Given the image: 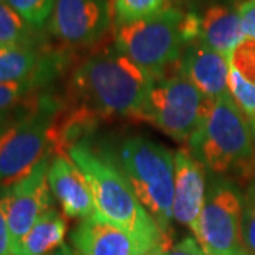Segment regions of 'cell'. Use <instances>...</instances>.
<instances>
[{
  "mask_svg": "<svg viewBox=\"0 0 255 255\" xmlns=\"http://www.w3.org/2000/svg\"><path fill=\"white\" fill-rule=\"evenodd\" d=\"M180 73L211 100L228 95L230 60L196 40L180 57Z\"/></svg>",
  "mask_w": 255,
  "mask_h": 255,
  "instance_id": "obj_15",
  "label": "cell"
},
{
  "mask_svg": "<svg viewBox=\"0 0 255 255\" xmlns=\"http://www.w3.org/2000/svg\"><path fill=\"white\" fill-rule=\"evenodd\" d=\"M0 255H13L7 216L3 203V193L0 190Z\"/></svg>",
  "mask_w": 255,
  "mask_h": 255,
  "instance_id": "obj_26",
  "label": "cell"
},
{
  "mask_svg": "<svg viewBox=\"0 0 255 255\" xmlns=\"http://www.w3.org/2000/svg\"><path fill=\"white\" fill-rule=\"evenodd\" d=\"M174 3H177V4H184V6H189V4H194L196 1H199V0H173Z\"/></svg>",
  "mask_w": 255,
  "mask_h": 255,
  "instance_id": "obj_29",
  "label": "cell"
},
{
  "mask_svg": "<svg viewBox=\"0 0 255 255\" xmlns=\"http://www.w3.org/2000/svg\"><path fill=\"white\" fill-rule=\"evenodd\" d=\"M43 41L40 30L28 24L4 0H0V47H43Z\"/></svg>",
  "mask_w": 255,
  "mask_h": 255,
  "instance_id": "obj_18",
  "label": "cell"
},
{
  "mask_svg": "<svg viewBox=\"0 0 255 255\" xmlns=\"http://www.w3.org/2000/svg\"><path fill=\"white\" fill-rule=\"evenodd\" d=\"M118 167L162 233L170 237L174 199L172 152L145 136L129 137L119 146Z\"/></svg>",
  "mask_w": 255,
  "mask_h": 255,
  "instance_id": "obj_5",
  "label": "cell"
},
{
  "mask_svg": "<svg viewBox=\"0 0 255 255\" xmlns=\"http://www.w3.org/2000/svg\"><path fill=\"white\" fill-rule=\"evenodd\" d=\"M155 80L115 48L88 57L73 75L80 104L101 118L147 121V102Z\"/></svg>",
  "mask_w": 255,
  "mask_h": 255,
  "instance_id": "obj_1",
  "label": "cell"
},
{
  "mask_svg": "<svg viewBox=\"0 0 255 255\" xmlns=\"http://www.w3.org/2000/svg\"><path fill=\"white\" fill-rule=\"evenodd\" d=\"M251 127H253V129L255 130V118L253 119V122H251Z\"/></svg>",
  "mask_w": 255,
  "mask_h": 255,
  "instance_id": "obj_31",
  "label": "cell"
},
{
  "mask_svg": "<svg viewBox=\"0 0 255 255\" xmlns=\"http://www.w3.org/2000/svg\"><path fill=\"white\" fill-rule=\"evenodd\" d=\"M230 65L247 81L255 84V40L244 38L230 55Z\"/></svg>",
  "mask_w": 255,
  "mask_h": 255,
  "instance_id": "obj_23",
  "label": "cell"
},
{
  "mask_svg": "<svg viewBox=\"0 0 255 255\" xmlns=\"http://www.w3.org/2000/svg\"><path fill=\"white\" fill-rule=\"evenodd\" d=\"M243 246L248 255H255V182L248 184L243 196Z\"/></svg>",
  "mask_w": 255,
  "mask_h": 255,
  "instance_id": "obj_22",
  "label": "cell"
},
{
  "mask_svg": "<svg viewBox=\"0 0 255 255\" xmlns=\"http://www.w3.org/2000/svg\"><path fill=\"white\" fill-rule=\"evenodd\" d=\"M65 234L67 224L63 216L57 210H48L13 248V255L51 254L64 246Z\"/></svg>",
  "mask_w": 255,
  "mask_h": 255,
  "instance_id": "obj_17",
  "label": "cell"
},
{
  "mask_svg": "<svg viewBox=\"0 0 255 255\" xmlns=\"http://www.w3.org/2000/svg\"><path fill=\"white\" fill-rule=\"evenodd\" d=\"M68 255H78V254H77V253H74L73 250L70 248V253H68Z\"/></svg>",
  "mask_w": 255,
  "mask_h": 255,
  "instance_id": "obj_30",
  "label": "cell"
},
{
  "mask_svg": "<svg viewBox=\"0 0 255 255\" xmlns=\"http://www.w3.org/2000/svg\"><path fill=\"white\" fill-rule=\"evenodd\" d=\"M48 184L67 217L84 220L97 214L90 184L67 155H55L51 160Z\"/></svg>",
  "mask_w": 255,
  "mask_h": 255,
  "instance_id": "obj_14",
  "label": "cell"
},
{
  "mask_svg": "<svg viewBox=\"0 0 255 255\" xmlns=\"http://www.w3.org/2000/svg\"><path fill=\"white\" fill-rule=\"evenodd\" d=\"M65 55L44 47H0V84L36 82L41 88L63 71Z\"/></svg>",
  "mask_w": 255,
  "mask_h": 255,
  "instance_id": "obj_12",
  "label": "cell"
},
{
  "mask_svg": "<svg viewBox=\"0 0 255 255\" xmlns=\"http://www.w3.org/2000/svg\"><path fill=\"white\" fill-rule=\"evenodd\" d=\"M61 104L50 94H36L16 121L0 133V183L9 186L27 174L51 152L50 129Z\"/></svg>",
  "mask_w": 255,
  "mask_h": 255,
  "instance_id": "obj_6",
  "label": "cell"
},
{
  "mask_svg": "<svg viewBox=\"0 0 255 255\" xmlns=\"http://www.w3.org/2000/svg\"><path fill=\"white\" fill-rule=\"evenodd\" d=\"M199 37V16L167 6L155 16L118 26L115 47L157 81Z\"/></svg>",
  "mask_w": 255,
  "mask_h": 255,
  "instance_id": "obj_4",
  "label": "cell"
},
{
  "mask_svg": "<svg viewBox=\"0 0 255 255\" xmlns=\"http://www.w3.org/2000/svg\"><path fill=\"white\" fill-rule=\"evenodd\" d=\"M228 92L251 124L255 118V84L247 81L231 67L228 75Z\"/></svg>",
  "mask_w": 255,
  "mask_h": 255,
  "instance_id": "obj_21",
  "label": "cell"
},
{
  "mask_svg": "<svg viewBox=\"0 0 255 255\" xmlns=\"http://www.w3.org/2000/svg\"><path fill=\"white\" fill-rule=\"evenodd\" d=\"M206 200L204 166L189 150L174 155L173 219L190 228L196 236L201 210Z\"/></svg>",
  "mask_w": 255,
  "mask_h": 255,
  "instance_id": "obj_13",
  "label": "cell"
},
{
  "mask_svg": "<svg viewBox=\"0 0 255 255\" xmlns=\"http://www.w3.org/2000/svg\"><path fill=\"white\" fill-rule=\"evenodd\" d=\"M246 38L255 40V0H244L237 9Z\"/></svg>",
  "mask_w": 255,
  "mask_h": 255,
  "instance_id": "obj_24",
  "label": "cell"
},
{
  "mask_svg": "<svg viewBox=\"0 0 255 255\" xmlns=\"http://www.w3.org/2000/svg\"><path fill=\"white\" fill-rule=\"evenodd\" d=\"M210 104L211 98L179 71L155 81L147 102V121L174 140L189 142Z\"/></svg>",
  "mask_w": 255,
  "mask_h": 255,
  "instance_id": "obj_7",
  "label": "cell"
},
{
  "mask_svg": "<svg viewBox=\"0 0 255 255\" xmlns=\"http://www.w3.org/2000/svg\"><path fill=\"white\" fill-rule=\"evenodd\" d=\"M246 38L236 10L214 4L200 18V41L230 60L234 48Z\"/></svg>",
  "mask_w": 255,
  "mask_h": 255,
  "instance_id": "obj_16",
  "label": "cell"
},
{
  "mask_svg": "<svg viewBox=\"0 0 255 255\" xmlns=\"http://www.w3.org/2000/svg\"><path fill=\"white\" fill-rule=\"evenodd\" d=\"M111 18L108 0H55L48 30L65 46H91L105 36Z\"/></svg>",
  "mask_w": 255,
  "mask_h": 255,
  "instance_id": "obj_10",
  "label": "cell"
},
{
  "mask_svg": "<svg viewBox=\"0 0 255 255\" xmlns=\"http://www.w3.org/2000/svg\"><path fill=\"white\" fill-rule=\"evenodd\" d=\"M238 255H248V254H247L246 251H244V253H241V254H238Z\"/></svg>",
  "mask_w": 255,
  "mask_h": 255,
  "instance_id": "obj_32",
  "label": "cell"
},
{
  "mask_svg": "<svg viewBox=\"0 0 255 255\" xmlns=\"http://www.w3.org/2000/svg\"><path fill=\"white\" fill-rule=\"evenodd\" d=\"M28 100H30V98H28ZM24 104H26V102H24ZM24 104H23V105H24ZM23 105H20V107L14 108V110L6 111V112H0V133H1L6 128L9 127L13 121L17 119V117L21 114V111H23Z\"/></svg>",
  "mask_w": 255,
  "mask_h": 255,
  "instance_id": "obj_27",
  "label": "cell"
},
{
  "mask_svg": "<svg viewBox=\"0 0 255 255\" xmlns=\"http://www.w3.org/2000/svg\"><path fill=\"white\" fill-rule=\"evenodd\" d=\"M167 0H115L114 18L118 26L150 17L166 9Z\"/></svg>",
  "mask_w": 255,
  "mask_h": 255,
  "instance_id": "obj_19",
  "label": "cell"
},
{
  "mask_svg": "<svg viewBox=\"0 0 255 255\" xmlns=\"http://www.w3.org/2000/svg\"><path fill=\"white\" fill-rule=\"evenodd\" d=\"M78 255H155L152 247L98 214L81 220L71 233Z\"/></svg>",
  "mask_w": 255,
  "mask_h": 255,
  "instance_id": "obj_11",
  "label": "cell"
},
{
  "mask_svg": "<svg viewBox=\"0 0 255 255\" xmlns=\"http://www.w3.org/2000/svg\"><path fill=\"white\" fill-rule=\"evenodd\" d=\"M68 253H70V247L63 246L60 250H57V251H54V253H51V254L48 255H68Z\"/></svg>",
  "mask_w": 255,
  "mask_h": 255,
  "instance_id": "obj_28",
  "label": "cell"
},
{
  "mask_svg": "<svg viewBox=\"0 0 255 255\" xmlns=\"http://www.w3.org/2000/svg\"><path fill=\"white\" fill-rule=\"evenodd\" d=\"M11 9L37 30H43L48 24L54 10L55 0H4Z\"/></svg>",
  "mask_w": 255,
  "mask_h": 255,
  "instance_id": "obj_20",
  "label": "cell"
},
{
  "mask_svg": "<svg viewBox=\"0 0 255 255\" xmlns=\"http://www.w3.org/2000/svg\"><path fill=\"white\" fill-rule=\"evenodd\" d=\"M187 143L191 155L211 172L231 174L248 184L255 182L253 127L230 94L211 100L201 125Z\"/></svg>",
  "mask_w": 255,
  "mask_h": 255,
  "instance_id": "obj_3",
  "label": "cell"
},
{
  "mask_svg": "<svg viewBox=\"0 0 255 255\" xmlns=\"http://www.w3.org/2000/svg\"><path fill=\"white\" fill-rule=\"evenodd\" d=\"M50 163L48 152L27 174L1 189L13 248L43 214L53 209L51 189L48 184Z\"/></svg>",
  "mask_w": 255,
  "mask_h": 255,
  "instance_id": "obj_9",
  "label": "cell"
},
{
  "mask_svg": "<svg viewBox=\"0 0 255 255\" xmlns=\"http://www.w3.org/2000/svg\"><path fill=\"white\" fill-rule=\"evenodd\" d=\"M243 194L233 182L214 180L206 193L196 240L206 255H238L244 253Z\"/></svg>",
  "mask_w": 255,
  "mask_h": 255,
  "instance_id": "obj_8",
  "label": "cell"
},
{
  "mask_svg": "<svg viewBox=\"0 0 255 255\" xmlns=\"http://www.w3.org/2000/svg\"><path fill=\"white\" fill-rule=\"evenodd\" d=\"M67 156L78 166L90 184L98 216L130 233L156 253L172 247L170 237L164 236L155 219L142 206L114 160L92 150L87 140L74 145Z\"/></svg>",
  "mask_w": 255,
  "mask_h": 255,
  "instance_id": "obj_2",
  "label": "cell"
},
{
  "mask_svg": "<svg viewBox=\"0 0 255 255\" xmlns=\"http://www.w3.org/2000/svg\"><path fill=\"white\" fill-rule=\"evenodd\" d=\"M155 255H206V253L203 251V248L196 238L187 237L180 241L179 244L170 247L166 251H160Z\"/></svg>",
  "mask_w": 255,
  "mask_h": 255,
  "instance_id": "obj_25",
  "label": "cell"
}]
</instances>
